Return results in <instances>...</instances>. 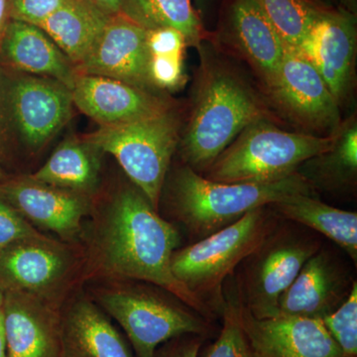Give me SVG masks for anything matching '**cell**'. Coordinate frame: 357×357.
Listing matches in <instances>:
<instances>
[{"label":"cell","mask_w":357,"mask_h":357,"mask_svg":"<svg viewBox=\"0 0 357 357\" xmlns=\"http://www.w3.org/2000/svg\"><path fill=\"white\" fill-rule=\"evenodd\" d=\"M7 116L28 149L46 146L73 114L72 91L55 79L14 72L3 89Z\"/></svg>","instance_id":"9"},{"label":"cell","mask_w":357,"mask_h":357,"mask_svg":"<svg viewBox=\"0 0 357 357\" xmlns=\"http://www.w3.org/2000/svg\"><path fill=\"white\" fill-rule=\"evenodd\" d=\"M39 234L13 206L0 196V251L17 241Z\"/></svg>","instance_id":"31"},{"label":"cell","mask_w":357,"mask_h":357,"mask_svg":"<svg viewBox=\"0 0 357 357\" xmlns=\"http://www.w3.org/2000/svg\"><path fill=\"white\" fill-rule=\"evenodd\" d=\"M165 185L171 215L194 241L229 227L255 208L296 194L314 195L299 173L272 182L234 184L208 180L187 165L178 168Z\"/></svg>","instance_id":"3"},{"label":"cell","mask_w":357,"mask_h":357,"mask_svg":"<svg viewBox=\"0 0 357 357\" xmlns=\"http://www.w3.org/2000/svg\"><path fill=\"white\" fill-rule=\"evenodd\" d=\"M356 39V15L326 8L297 50L316 68L340 105L354 84Z\"/></svg>","instance_id":"12"},{"label":"cell","mask_w":357,"mask_h":357,"mask_svg":"<svg viewBox=\"0 0 357 357\" xmlns=\"http://www.w3.org/2000/svg\"><path fill=\"white\" fill-rule=\"evenodd\" d=\"M281 218L261 206L211 236L178 248L171 257L176 279L215 316H222L225 280L280 223Z\"/></svg>","instance_id":"4"},{"label":"cell","mask_w":357,"mask_h":357,"mask_svg":"<svg viewBox=\"0 0 357 357\" xmlns=\"http://www.w3.org/2000/svg\"><path fill=\"white\" fill-rule=\"evenodd\" d=\"M10 20L8 0H0V44H1L7 25Z\"/></svg>","instance_id":"35"},{"label":"cell","mask_w":357,"mask_h":357,"mask_svg":"<svg viewBox=\"0 0 357 357\" xmlns=\"http://www.w3.org/2000/svg\"><path fill=\"white\" fill-rule=\"evenodd\" d=\"M203 337L185 335L165 342L153 357H199Z\"/></svg>","instance_id":"33"},{"label":"cell","mask_w":357,"mask_h":357,"mask_svg":"<svg viewBox=\"0 0 357 357\" xmlns=\"http://www.w3.org/2000/svg\"><path fill=\"white\" fill-rule=\"evenodd\" d=\"M0 357H6V337L2 310L0 311Z\"/></svg>","instance_id":"36"},{"label":"cell","mask_w":357,"mask_h":357,"mask_svg":"<svg viewBox=\"0 0 357 357\" xmlns=\"http://www.w3.org/2000/svg\"><path fill=\"white\" fill-rule=\"evenodd\" d=\"M326 330L344 357H357V283L347 299L332 314L321 319Z\"/></svg>","instance_id":"30"},{"label":"cell","mask_w":357,"mask_h":357,"mask_svg":"<svg viewBox=\"0 0 357 357\" xmlns=\"http://www.w3.org/2000/svg\"><path fill=\"white\" fill-rule=\"evenodd\" d=\"M3 312L6 357H57L60 312L47 301L6 292Z\"/></svg>","instance_id":"18"},{"label":"cell","mask_w":357,"mask_h":357,"mask_svg":"<svg viewBox=\"0 0 357 357\" xmlns=\"http://www.w3.org/2000/svg\"><path fill=\"white\" fill-rule=\"evenodd\" d=\"M180 150L185 165L204 173L243 129L271 121L266 105L236 70L204 60Z\"/></svg>","instance_id":"2"},{"label":"cell","mask_w":357,"mask_h":357,"mask_svg":"<svg viewBox=\"0 0 357 357\" xmlns=\"http://www.w3.org/2000/svg\"><path fill=\"white\" fill-rule=\"evenodd\" d=\"M230 21L234 47L269 88L285 53V44L256 0H234Z\"/></svg>","instance_id":"21"},{"label":"cell","mask_w":357,"mask_h":357,"mask_svg":"<svg viewBox=\"0 0 357 357\" xmlns=\"http://www.w3.org/2000/svg\"><path fill=\"white\" fill-rule=\"evenodd\" d=\"M225 299L222 331L218 340L206 349L204 357H257L239 323L236 294H225Z\"/></svg>","instance_id":"29"},{"label":"cell","mask_w":357,"mask_h":357,"mask_svg":"<svg viewBox=\"0 0 357 357\" xmlns=\"http://www.w3.org/2000/svg\"><path fill=\"white\" fill-rule=\"evenodd\" d=\"M0 196L28 222L72 239L81 232L89 211V197L28 177L0 185Z\"/></svg>","instance_id":"17"},{"label":"cell","mask_w":357,"mask_h":357,"mask_svg":"<svg viewBox=\"0 0 357 357\" xmlns=\"http://www.w3.org/2000/svg\"><path fill=\"white\" fill-rule=\"evenodd\" d=\"M57 357H61V356H57Z\"/></svg>","instance_id":"39"},{"label":"cell","mask_w":357,"mask_h":357,"mask_svg":"<svg viewBox=\"0 0 357 357\" xmlns=\"http://www.w3.org/2000/svg\"><path fill=\"white\" fill-rule=\"evenodd\" d=\"M0 63L14 72L55 79L72 91L76 66L38 26L9 21L0 44Z\"/></svg>","instance_id":"19"},{"label":"cell","mask_w":357,"mask_h":357,"mask_svg":"<svg viewBox=\"0 0 357 357\" xmlns=\"http://www.w3.org/2000/svg\"><path fill=\"white\" fill-rule=\"evenodd\" d=\"M181 122L172 109L117 126H100L84 139L112 155L131 183L158 211L169 167L180 142Z\"/></svg>","instance_id":"7"},{"label":"cell","mask_w":357,"mask_h":357,"mask_svg":"<svg viewBox=\"0 0 357 357\" xmlns=\"http://www.w3.org/2000/svg\"><path fill=\"white\" fill-rule=\"evenodd\" d=\"M314 190L352 191L357 178V122L356 115L342 121L331 148L307 160L298 168Z\"/></svg>","instance_id":"24"},{"label":"cell","mask_w":357,"mask_h":357,"mask_svg":"<svg viewBox=\"0 0 357 357\" xmlns=\"http://www.w3.org/2000/svg\"><path fill=\"white\" fill-rule=\"evenodd\" d=\"M237 311L244 335L257 357H344L319 319H257L238 299Z\"/></svg>","instance_id":"13"},{"label":"cell","mask_w":357,"mask_h":357,"mask_svg":"<svg viewBox=\"0 0 357 357\" xmlns=\"http://www.w3.org/2000/svg\"><path fill=\"white\" fill-rule=\"evenodd\" d=\"M100 152L84 138L64 141L48 161L29 177L89 197L100 182Z\"/></svg>","instance_id":"25"},{"label":"cell","mask_w":357,"mask_h":357,"mask_svg":"<svg viewBox=\"0 0 357 357\" xmlns=\"http://www.w3.org/2000/svg\"><path fill=\"white\" fill-rule=\"evenodd\" d=\"M277 217L323 234L357 262V213L319 201L314 195L296 194L269 204Z\"/></svg>","instance_id":"22"},{"label":"cell","mask_w":357,"mask_h":357,"mask_svg":"<svg viewBox=\"0 0 357 357\" xmlns=\"http://www.w3.org/2000/svg\"><path fill=\"white\" fill-rule=\"evenodd\" d=\"M356 281L337 256L321 248L282 295L277 317L321 321L347 299Z\"/></svg>","instance_id":"14"},{"label":"cell","mask_w":357,"mask_h":357,"mask_svg":"<svg viewBox=\"0 0 357 357\" xmlns=\"http://www.w3.org/2000/svg\"><path fill=\"white\" fill-rule=\"evenodd\" d=\"M344 6H347V11L356 15V6L357 0H344Z\"/></svg>","instance_id":"37"},{"label":"cell","mask_w":357,"mask_h":357,"mask_svg":"<svg viewBox=\"0 0 357 357\" xmlns=\"http://www.w3.org/2000/svg\"><path fill=\"white\" fill-rule=\"evenodd\" d=\"M69 0H8L13 20L39 26Z\"/></svg>","instance_id":"32"},{"label":"cell","mask_w":357,"mask_h":357,"mask_svg":"<svg viewBox=\"0 0 357 357\" xmlns=\"http://www.w3.org/2000/svg\"><path fill=\"white\" fill-rule=\"evenodd\" d=\"M321 248V239L314 234L279 223L239 265L237 299L255 318L278 316L282 295Z\"/></svg>","instance_id":"8"},{"label":"cell","mask_w":357,"mask_h":357,"mask_svg":"<svg viewBox=\"0 0 357 357\" xmlns=\"http://www.w3.org/2000/svg\"><path fill=\"white\" fill-rule=\"evenodd\" d=\"M267 91L282 112L307 133L330 135L342 123L340 105L316 68L298 51L286 48Z\"/></svg>","instance_id":"10"},{"label":"cell","mask_w":357,"mask_h":357,"mask_svg":"<svg viewBox=\"0 0 357 357\" xmlns=\"http://www.w3.org/2000/svg\"><path fill=\"white\" fill-rule=\"evenodd\" d=\"M146 34V29L121 14L112 15L93 48L77 66V73L110 77L156 91L148 72Z\"/></svg>","instance_id":"15"},{"label":"cell","mask_w":357,"mask_h":357,"mask_svg":"<svg viewBox=\"0 0 357 357\" xmlns=\"http://www.w3.org/2000/svg\"><path fill=\"white\" fill-rule=\"evenodd\" d=\"M73 266L64 246L39 234L0 251V287L50 303L66 286Z\"/></svg>","instance_id":"11"},{"label":"cell","mask_w":357,"mask_h":357,"mask_svg":"<svg viewBox=\"0 0 357 357\" xmlns=\"http://www.w3.org/2000/svg\"><path fill=\"white\" fill-rule=\"evenodd\" d=\"M4 297H6V292H4L3 289L0 287V311H1L2 307H3Z\"/></svg>","instance_id":"38"},{"label":"cell","mask_w":357,"mask_h":357,"mask_svg":"<svg viewBox=\"0 0 357 357\" xmlns=\"http://www.w3.org/2000/svg\"><path fill=\"white\" fill-rule=\"evenodd\" d=\"M180 245L177 227L132 184L115 192L96 220L89 253L98 273L153 284L210 321L215 314L171 271V257Z\"/></svg>","instance_id":"1"},{"label":"cell","mask_w":357,"mask_h":357,"mask_svg":"<svg viewBox=\"0 0 357 357\" xmlns=\"http://www.w3.org/2000/svg\"><path fill=\"white\" fill-rule=\"evenodd\" d=\"M61 357H135L96 305L77 298L60 312Z\"/></svg>","instance_id":"20"},{"label":"cell","mask_w":357,"mask_h":357,"mask_svg":"<svg viewBox=\"0 0 357 357\" xmlns=\"http://www.w3.org/2000/svg\"><path fill=\"white\" fill-rule=\"evenodd\" d=\"M112 16L88 0H69L38 27L77 68L93 48Z\"/></svg>","instance_id":"23"},{"label":"cell","mask_w":357,"mask_h":357,"mask_svg":"<svg viewBox=\"0 0 357 357\" xmlns=\"http://www.w3.org/2000/svg\"><path fill=\"white\" fill-rule=\"evenodd\" d=\"M88 1L95 4L109 15H116L121 10V0H88Z\"/></svg>","instance_id":"34"},{"label":"cell","mask_w":357,"mask_h":357,"mask_svg":"<svg viewBox=\"0 0 357 357\" xmlns=\"http://www.w3.org/2000/svg\"><path fill=\"white\" fill-rule=\"evenodd\" d=\"M148 72L154 89L173 91L184 84V54L188 43L174 28L147 30Z\"/></svg>","instance_id":"27"},{"label":"cell","mask_w":357,"mask_h":357,"mask_svg":"<svg viewBox=\"0 0 357 357\" xmlns=\"http://www.w3.org/2000/svg\"><path fill=\"white\" fill-rule=\"evenodd\" d=\"M286 48L297 51L326 8L312 0H256Z\"/></svg>","instance_id":"28"},{"label":"cell","mask_w":357,"mask_h":357,"mask_svg":"<svg viewBox=\"0 0 357 357\" xmlns=\"http://www.w3.org/2000/svg\"><path fill=\"white\" fill-rule=\"evenodd\" d=\"M119 14L146 30L177 29L188 46L202 48L206 32L192 0H121Z\"/></svg>","instance_id":"26"},{"label":"cell","mask_w":357,"mask_h":357,"mask_svg":"<svg viewBox=\"0 0 357 357\" xmlns=\"http://www.w3.org/2000/svg\"><path fill=\"white\" fill-rule=\"evenodd\" d=\"M72 96L75 107L100 126L140 121L172 109L155 91L93 75H77Z\"/></svg>","instance_id":"16"},{"label":"cell","mask_w":357,"mask_h":357,"mask_svg":"<svg viewBox=\"0 0 357 357\" xmlns=\"http://www.w3.org/2000/svg\"><path fill=\"white\" fill-rule=\"evenodd\" d=\"M330 135L291 132L271 121L250 124L218 155L204 177L220 183L272 182L297 173L307 160L332 146Z\"/></svg>","instance_id":"5"},{"label":"cell","mask_w":357,"mask_h":357,"mask_svg":"<svg viewBox=\"0 0 357 357\" xmlns=\"http://www.w3.org/2000/svg\"><path fill=\"white\" fill-rule=\"evenodd\" d=\"M100 307L123 328L137 357H153L160 345L185 335L204 337L210 321L153 284H126L98 294Z\"/></svg>","instance_id":"6"}]
</instances>
